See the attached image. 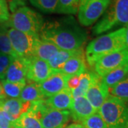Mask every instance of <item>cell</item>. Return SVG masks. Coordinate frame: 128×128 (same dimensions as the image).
Wrapping results in <instances>:
<instances>
[{
    "label": "cell",
    "mask_w": 128,
    "mask_h": 128,
    "mask_svg": "<svg viewBox=\"0 0 128 128\" xmlns=\"http://www.w3.org/2000/svg\"><path fill=\"white\" fill-rule=\"evenodd\" d=\"M38 35L41 39L50 41L61 50H78L87 41L86 32L72 17L44 23Z\"/></svg>",
    "instance_id": "obj_1"
},
{
    "label": "cell",
    "mask_w": 128,
    "mask_h": 128,
    "mask_svg": "<svg viewBox=\"0 0 128 128\" xmlns=\"http://www.w3.org/2000/svg\"><path fill=\"white\" fill-rule=\"evenodd\" d=\"M125 48V27L100 35L90 41L86 50V60L92 67L101 57Z\"/></svg>",
    "instance_id": "obj_2"
},
{
    "label": "cell",
    "mask_w": 128,
    "mask_h": 128,
    "mask_svg": "<svg viewBox=\"0 0 128 128\" xmlns=\"http://www.w3.org/2000/svg\"><path fill=\"white\" fill-rule=\"evenodd\" d=\"M108 128H128V105L109 96L98 110Z\"/></svg>",
    "instance_id": "obj_3"
},
{
    "label": "cell",
    "mask_w": 128,
    "mask_h": 128,
    "mask_svg": "<svg viewBox=\"0 0 128 128\" xmlns=\"http://www.w3.org/2000/svg\"><path fill=\"white\" fill-rule=\"evenodd\" d=\"M44 23L41 14L24 6L12 14L6 25L19 32L38 35Z\"/></svg>",
    "instance_id": "obj_4"
},
{
    "label": "cell",
    "mask_w": 128,
    "mask_h": 128,
    "mask_svg": "<svg viewBox=\"0 0 128 128\" xmlns=\"http://www.w3.org/2000/svg\"><path fill=\"white\" fill-rule=\"evenodd\" d=\"M7 33L16 56L25 58L34 57V48L40 38L39 35L24 33L13 28L7 29Z\"/></svg>",
    "instance_id": "obj_5"
},
{
    "label": "cell",
    "mask_w": 128,
    "mask_h": 128,
    "mask_svg": "<svg viewBox=\"0 0 128 128\" xmlns=\"http://www.w3.org/2000/svg\"><path fill=\"white\" fill-rule=\"evenodd\" d=\"M111 0H80L78 7V21L84 26L96 23L103 15Z\"/></svg>",
    "instance_id": "obj_6"
},
{
    "label": "cell",
    "mask_w": 128,
    "mask_h": 128,
    "mask_svg": "<svg viewBox=\"0 0 128 128\" xmlns=\"http://www.w3.org/2000/svg\"><path fill=\"white\" fill-rule=\"evenodd\" d=\"M128 61V51L126 48L114 51L98 59L94 65L95 73L101 78Z\"/></svg>",
    "instance_id": "obj_7"
},
{
    "label": "cell",
    "mask_w": 128,
    "mask_h": 128,
    "mask_svg": "<svg viewBox=\"0 0 128 128\" xmlns=\"http://www.w3.org/2000/svg\"><path fill=\"white\" fill-rule=\"evenodd\" d=\"M109 96L108 88L102 82L100 76L96 73H94L91 84L85 97L95 110L98 111Z\"/></svg>",
    "instance_id": "obj_8"
},
{
    "label": "cell",
    "mask_w": 128,
    "mask_h": 128,
    "mask_svg": "<svg viewBox=\"0 0 128 128\" xmlns=\"http://www.w3.org/2000/svg\"><path fill=\"white\" fill-rule=\"evenodd\" d=\"M54 71L47 61L32 57L29 59L26 79L28 81L41 83L48 78Z\"/></svg>",
    "instance_id": "obj_9"
},
{
    "label": "cell",
    "mask_w": 128,
    "mask_h": 128,
    "mask_svg": "<svg viewBox=\"0 0 128 128\" xmlns=\"http://www.w3.org/2000/svg\"><path fill=\"white\" fill-rule=\"evenodd\" d=\"M68 77L60 71H54L44 81L38 84L45 98H50L68 88Z\"/></svg>",
    "instance_id": "obj_10"
},
{
    "label": "cell",
    "mask_w": 128,
    "mask_h": 128,
    "mask_svg": "<svg viewBox=\"0 0 128 128\" xmlns=\"http://www.w3.org/2000/svg\"><path fill=\"white\" fill-rule=\"evenodd\" d=\"M29 59L18 56L13 57L6 70L4 80L12 82H26Z\"/></svg>",
    "instance_id": "obj_11"
},
{
    "label": "cell",
    "mask_w": 128,
    "mask_h": 128,
    "mask_svg": "<svg viewBox=\"0 0 128 128\" xmlns=\"http://www.w3.org/2000/svg\"><path fill=\"white\" fill-rule=\"evenodd\" d=\"M70 117L69 110H58L48 108L40 120L43 128H65Z\"/></svg>",
    "instance_id": "obj_12"
},
{
    "label": "cell",
    "mask_w": 128,
    "mask_h": 128,
    "mask_svg": "<svg viewBox=\"0 0 128 128\" xmlns=\"http://www.w3.org/2000/svg\"><path fill=\"white\" fill-rule=\"evenodd\" d=\"M86 70V64L82 47L78 49V52L75 55L66 62V64L60 70V72L67 77H70L73 76L81 75Z\"/></svg>",
    "instance_id": "obj_13"
},
{
    "label": "cell",
    "mask_w": 128,
    "mask_h": 128,
    "mask_svg": "<svg viewBox=\"0 0 128 128\" xmlns=\"http://www.w3.org/2000/svg\"><path fill=\"white\" fill-rule=\"evenodd\" d=\"M97 112L86 97L73 99L72 107L70 110V116L75 122H82L88 117Z\"/></svg>",
    "instance_id": "obj_14"
},
{
    "label": "cell",
    "mask_w": 128,
    "mask_h": 128,
    "mask_svg": "<svg viewBox=\"0 0 128 128\" xmlns=\"http://www.w3.org/2000/svg\"><path fill=\"white\" fill-rule=\"evenodd\" d=\"M32 107V102H24L18 98H9L2 101L0 108L10 115L14 122L22 115L28 112Z\"/></svg>",
    "instance_id": "obj_15"
},
{
    "label": "cell",
    "mask_w": 128,
    "mask_h": 128,
    "mask_svg": "<svg viewBox=\"0 0 128 128\" xmlns=\"http://www.w3.org/2000/svg\"><path fill=\"white\" fill-rule=\"evenodd\" d=\"M50 108L58 110H70L73 102L72 92L68 88L46 99Z\"/></svg>",
    "instance_id": "obj_16"
},
{
    "label": "cell",
    "mask_w": 128,
    "mask_h": 128,
    "mask_svg": "<svg viewBox=\"0 0 128 128\" xmlns=\"http://www.w3.org/2000/svg\"><path fill=\"white\" fill-rule=\"evenodd\" d=\"M59 50L60 48L54 44L39 38L35 46L34 57H36L39 59L48 62L50 58H52L53 56L55 55Z\"/></svg>",
    "instance_id": "obj_17"
},
{
    "label": "cell",
    "mask_w": 128,
    "mask_h": 128,
    "mask_svg": "<svg viewBox=\"0 0 128 128\" xmlns=\"http://www.w3.org/2000/svg\"><path fill=\"white\" fill-rule=\"evenodd\" d=\"M110 6L118 26L128 25V0H111Z\"/></svg>",
    "instance_id": "obj_18"
},
{
    "label": "cell",
    "mask_w": 128,
    "mask_h": 128,
    "mask_svg": "<svg viewBox=\"0 0 128 128\" xmlns=\"http://www.w3.org/2000/svg\"><path fill=\"white\" fill-rule=\"evenodd\" d=\"M128 78V61L122 66H120L119 68L105 75L104 77L102 78V80L108 88V89H110Z\"/></svg>",
    "instance_id": "obj_19"
},
{
    "label": "cell",
    "mask_w": 128,
    "mask_h": 128,
    "mask_svg": "<svg viewBox=\"0 0 128 128\" xmlns=\"http://www.w3.org/2000/svg\"><path fill=\"white\" fill-rule=\"evenodd\" d=\"M19 99L24 102H32L35 101L44 100L46 98L43 95L38 84L29 81V82L28 84H26V86L23 88Z\"/></svg>",
    "instance_id": "obj_20"
},
{
    "label": "cell",
    "mask_w": 128,
    "mask_h": 128,
    "mask_svg": "<svg viewBox=\"0 0 128 128\" xmlns=\"http://www.w3.org/2000/svg\"><path fill=\"white\" fill-rule=\"evenodd\" d=\"M78 50H66L60 49L55 55L50 58L48 63L53 71H60V70L63 67L66 61H68L73 56H74Z\"/></svg>",
    "instance_id": "obj_21"
},
{
    "label": "cell",
    "mask_w": 128,
    "mask_h": 128,
    "mask_svg": "<svg viewBox=\"0 0 128 128\" xmlns=\"http://www.w3.org/2000/svg\"><path fill=\"white\" fill-rule=\"evenodd\" d=\"M94 72L86 70L80 75V82L78 86L72 92L73 99H76L80 97H85L88 88L91 84Z\"/></svg>",
    "instance_id": "obj_22"
},
{
    "label": "cell",
    "mask_w": 128,
    "mask_h": 128,
    "mask_svg": "<svg viewBox=\"0 0 128 128\" xmlns=\"http://www.w3.org/2000/svg\"><path fill=\"white\" fill-rule=\"evenodd\" d=\"M14 127L18 128H43L41 121L29 111L22 114L14 122Z\"/></svg>",
    "instance_id": "obj_23"
},
{
    "label": "cell",
    "mask_w": 128,
    "mask_h": 128,
    "mask_svg": "<svg viewBox=\"0 0 128 128\" xmlns=\"http://www.w3.org/2000/svg\"><path fill=\"white\" fill-rule=\"evenodd\" d=\"M1 83L6 97L9 98H20L22 91L26 82H12L4 79L1 80Z\"/></svg>",
    "instance_id": "obj_24"
},
{
    "label": "cell",
    "mask_w": 128,
    "mask_h": 128,
    "mask_svg": "<svg viewBox=\"0 0 128 128\" xmlns=\"http://www.w3.org/2000/svg\"><path fill=\"white\" fill-rule=\"evenodd\" d=\"M7 26V25H6V26H0V52L15 57L16 54L13 50L11 41L8 36L6 29Z\"/></svg>",
    "instance_id": "obj_25"
},
{
    "label": "cell",
    "mask_w": 128,
    "mask_h": 128,
    "mask_svg": "<svg viewBox=\"0 0 128 128\" xmlns=\"http://www.w3.org/2000/svg\"><path fill=\"white\" fill-rule=\"evenodd\" d=\"M80 0H58L56 12L64 14H75L78 12Z\"/></svg>",
    "instance_id": "obj_26"
},
{
    "label": "cell",
    "mask_w": 128,
    "mask_h": 128,
    "mask_svg": "<svg viewBox=\"0 0 128 128\" xmlns=\"http://www.w3.org/2000/svg\"><path fill=\"white\" fill-rule=\"evenodd\" d=\"M109 95L128 102V78L109 89Z\"/></svg>",
    "instance_id": "obj_27"
},
{
    "label": "cell",
    "mask_w": 128,
    "mask_h": 128,
    "mask_svg": "<svg viewBox=\"0 0 128 128\" xmlns=\"http://www.w3.org/2000/svg\"><path fill=\"white\" fill-rule=\"evenodd\" d=\"M33 6L46 14L56 12L58 0H29Z\"/></svg>",
    "instance_id": "obj_28"
},
{
    "label": "cell",
    "mask_w": 128,
    "mask_h": 128,
    "mask_svg": "<svg viewBox=\"0 0 128 128\" xmlns=\"http://www.w3.org/2000/svg\"><path fill=\"white\" fill-rule=\"evenodd\" d=\"M81 124L84 128H108L98 111L88 117Z\"/></svg>",
    "instance_id": "obj_29"
},
{
    "label": "cell",
    "mask_w": 128,
    "mask_h": 128,
    "mask_svg": "<svg viewBox=\"0 0 128 128\" xmlns=\"http://www.w3.org/2000/svg\"><path fill=\"white\" fill-rule=\"evenodd\" d=\"M13 56L0 53V80H4Z\"/></svg>",
    "instance_id": "obj_30"
},
{
    "label": "cell",
    "mask_w": 128,
    "mask_h": 128,
    "mask_svg": "<svg viewBox=\"0 0 128 128\" xmlns=\"http://www.w3.org/2000/svg\"><path fill=\"white\" fill-rule=\"evenodd\" d=\"M9 14V6L6 0H0V24H5L8 22Z\"/></svg>",
    "instance_id": "obj_31"
},
{
    "label": "cell",
    "mask_w": 128,
    "mask_h": 128,
    "mask_svg": "<svg viewBox=\"0 0 128 128\" xmlns=\"http://www.w3.org/2000/svg\"><path fill=\"white\" fill-rule=\"evenodd\" d=\"M14 126V121L8 113L0 108V128H7Z\"/></svg>",
    "instance_id": "obj_32"
},
{
    "label": "cell",
    "mask_w": 128,
    "mask_h": 128,
    "mask_svg": "<svg viewBox=\"0 0 128 128\" xmlns=\"http://www.w3.org/2000/svg\"><path fill=\"white\" fill-rule=\"evenodd\" d=\"M6 1L8 4L10 11L12 12V13H13L14 11H16L19 7L26 6L27 0H6Z\"/></svg>",
    "instance_id": "obj_33"
},
{
    "label": "cell",
    "mask_w": 128,
    "mask_h": 128,
    "mask_svg": "<svg viewBox=\"0 0 128 128\" xmlns=\"http://www.w3.org/2000/svg\"><path fill=\"white\" fill-rule=\"evenodd\" d=\"M80 75L68 77L67 86L71 91L74 90L78 86L79 82H80Z\"/></svg>",
    "instance_id": "obj_34"
},
{
    "label": "cell",
    "mask_w": 128,
    "mask_h": 128,
    "mask_svg": "<svg viewBox=\"0 0 128 128\" xmlns=\"http://www.w3.org/2000/svg\"><path fill=\"white\" fill-rule=\"evenodd\" d=\"M6 99V96L5 95L4 90H3V88L2 86V83L0 82V102Z\"/></svg>",
    "instance_id": "obj_35"
},
{
    "label": "cell",
    "mask_w": 128,
    "mask_h": 128,
    "mask_svg": "<svg viewBox=\"0 0 128 128\" xmlns=\"http://www.w3.org/2000/svg\"><path fill=\"white\" fill-rule=\"evenodd\" d=\"M125 48L128 51V25L125 26Z\"/></svg>",
    "instance_id": "obj_36"
},
{
    "label": "cell",
    "mask_w": 128,
    "mask_h": 128,
    "mask_svg": "<svg viewBox=\"0 0 128 128\" xmlns=\"http://www.w3.org/2000/svg\"><path fill=\"white\" fill-rule=\"evenodd\" d=\"M67 128H84V127L82 126V124L81 123H79V122H75V123H73V124H70Z\"/></svg>",
    "instance_id": "obj_37"
},
{
    "label": "cell",
    "mask_w": 128,
    "mask_h": 128,
    "mask_svg": "<svg viewBox=\"0 0 128 128\" xmlns=\"http://www.w3.org/2000/svg\"><path fill=\"white\" fill-rule=\"evenodd\" d=\"M16 128V127H14V126H12V127H9V128Z\"/></svg>",
    "instance_id": "obj_38"
},
{
    "label": "cell",
    "mask_w": 128,
    "mask_h": 128,
    "mask_svg": "<svg viewBox=\"0 0 128 128\" xmlns=\"http://www.w3.org/2000/svg\"><path fill=\"white\" fill-rule=\"evenodd\" d=\"M0 103H1V102H0Z\"/></svg>",
    "instance_id": "obj_39"
}]
</instances>
